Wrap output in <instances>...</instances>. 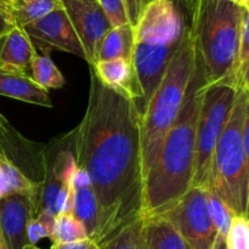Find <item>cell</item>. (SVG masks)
<instances>
[{"mask_svg":"<svg viewBox=\"0 0 249 249\" xmlns=\"http://www.w3.org/2000/svg\"><path fill=\"white\" fill-rule=\"evenodd\" d=\"M228 249H249V219L235 216L226 237Z\"/></svg>","mask_w":249,"mask_h":249,"instance_id":"cell-26","label":"cell"},{"mask_svg":"<svg viewBox=\"0 0 249 249\" xmlns=\"http://www.w3.org/2000/svg\"><path fill=\"white\" fill-rule=\"evenodd\" d=\"M61 4L82 43L85 61L94 66L99 58L102 40L112 28L108 18L99 2L88 4L77 0H61Z\"/></svg>","mask_w":249,"mask_h":249,"instance_id":"cell-11","label":"cell"},{"mask_svg":"<svg viewBox=\"0 0 249 249\" xmlns=\"http://www.w3.org/2000/svg\"><path fill=\"white\" fill-rule=\"evenodd\" d=\"M238 88H241L249 97V60L240 71V74H238Z\"/></svg>","mask_w":249,"mask_h":249,"instance_id":"cell-33","label":"cell"},{"mask_svg":"<svg viewBox=\"0 0 249 249\" xmlns=\"http://www.w3.org/2000/svg\"><path fill=\"white\" fill-rule=\"evenodd\" d=\"M9 2L10 0H0V4H1L4 7H6V10H7V5H9Z\"/></svg>","mask_w":249,"mask_h":249,"instance_id":"cell-37","label":"cell"},{"mask_svg":"<svg viewBox=\"0 0 249 249\" xmlns=\"http://www.w3.org/2000/svg\"><path fill=\"white\" fill-rule=\"evenodd\" d=\"M56 216L46 213H39L36 218L31 219L27 226V240L29 245L36 246L43 238H50L53 235V224Z\"/></svg>","mask_w":249,"mask_h":249,"instance_id":"cell-25","label":"cell"},{"mask_svg":"<svg viewBox=\"0 0 249 249\" xmlns=\"http://www.w3.org/2000/svg\"><path fill=\"white\" fill-rule=\"evenodd\" d=\"M228 1H231V2H235V4L240 5V6H246V4L248 2V0H228Z\"/></svg>","mask_w":249,"mask_h":249,"instance_id":"cell-35","label":"cell"},{"mask_svg":"<svg viewBox=\"0 0 249 249\" xmlns=\"http://www.w3.org/2000/svg\"><path fill=\"white\" fill-rule=\"evenodd\" d=\"M237 91V87L226 83L202 85L196 128L194 186L208 187L214 151L230 118Z\"/></svg>","mask_w":249,"mask_h":249,"instance_id":"cell-7","label":"cell"},{"mask_svg":"<svg viewBox=\"0 0 249 249\" xmlns=\"http://www.w3.org/2000/svg\"><path fill=\"white\" fill-rule=\"evenodd\" d=\"M204 83L203 71L197 58L196 72L178 118L146 173L141 218L163 215L194 187L197 118Z\"/></svg>","mask_w":249,"mask_h":249,"instance_id":"cell-2","label":"cell"},{"mask_svg":"<svg viewBox=\"0 0 249 249\" xmlns=\"http://www.w3.org/2000/svg\"><path fill=\"white\" fill-rule=\"evenodd\" d=\"M43 178L39 197V213L57 216L72 214L71 178L77 169L73 152L72 131L55 139L41 151Z\"/></svg>","mask_w":249,"mask_h":249,"instance_id":"cell-8","label":"cell"},{"mask_svg":"<svg viewBox=\"0 0 249 249\" xmlns=\"http://www.w3.org/2000/svg\"><path fill=\"white\" fill-rule=\"evenodd\" d=\"M195 0H151L134 26L131 63L145 114L168 66L191 31Z\"/></svg>","mask_w":249,"mask_h":249,"instance_id":"cell-3","label":"cell"},{"mask_svg":"<svg viewBox=\"0 0 249 249\" xmlns=\"http://www.w3.org/2000/svg\"><path fill=\"white\" fill-rule=\"evenodd\" d=\"M36 53L26 32L15 27L0 38V68L31 75V65Z\"/></svg>","mask_w":249,"mask_h":249,"instance_id":"cell-14","label":"cell"},{"mask_svg":"<svg viewBox=\"0 0 249 249\" xmlns=\"http://www.w3.org/2000/svg\"><path fill=\"white\" fill-rule=\"evenodd\" d=\"M175 226L191 249H213L219 233L208 208V190L194 186L170 211L160 215Z\"/></svg>","mask_w":249,"mask_h":249,"instance_id":"cell-9","label":"cell"},{"mask_svg":"<svg viewBox=\"0 0 249 249\" xmlns=\"http://www.w3.org/2000/svg\"><path fill=\"white\" fill-rule=\"evenodd\" d=\"M97 2L104 10L112 28L130 23L124 0H97Z\"/></svg>","mask_w":249,"mask_h":249,"instance_id":"cell-27","label":"cell"},{"mask_svg":"<svg viewBox=\"0 0 249 249\" xmlns=\"http://www.w3.org/2000/svg\"><path fill=\"white\" fill-rule=\"evenodd\" d=\"M134 48V26L130 23L113 27L102 40L97 61H131Z\"/></svg>","mask_w":249,"mask_h":249,"instance_id":"cell-18","label":"cell"},{"mask_svg":"<svg viewBox=\"0 0 249 249\" xmlns=\"http://www.w3.org/2000/svg\"><path fill=\"white\" fill-rule=\"evenodd\" d=\"M31 78L43 89H61L65 85V78L53 62L48 53L34 55L31 65Z\"/></svg>","mask_w":249,"mask_h":249,"instance_id":"cell-21","label":"cell"},{"mask_svg":"<svg viewBox=\"0 0 249 249\" xmlns=\"http://www.w3.org/2000/svg\"><path fill=\"white\" fill-rule=\"evenodd\" d=\"M15 23L12 22L11 16L7 12L6 7L2 6L0 4V38H1L4 34H6L7 32L11 31L12 28H15Z\"/></svg>","mask_w":249,"mask_h":249,"instance_id":"cell-32","label":"cell"},{"mask_svg":"<svg viewBox=\"0 0 249 249\" xmlns=\"http://www.w3.org/2000/svg\"><path fill=\"white\" fill-rule=\"evenodd\" d=\"M213 249H228V243H226V237L224 236H218L216 238L215 246H214Z\"/></svg>","mask_w":249,"mask_h":249,"instance_id":"cell-34","label":"cell"},{"mask_svg":"<svg viewBox=\"0 0 249 249\" xmlns=\"http://www.w3.org/2000/svg\"><path fill=\"white\" fill-rule=\"evenodd\" d=\"M142 248L191 249L175 226L162 216L143 219Z\"/></svg>","mask_w":249,"mask_h":249,"instance_id":"cell-17","label":"cell"},{"mask_svg":"<svg viewBox=\"0 0 249 249\" xmlns=\"http://www.w3.org/2000/svg\"><path fill=\"white\" fill-rule=\"evenodd\" d=\"M126 12H128L129 22L131 26H135L139 21L141 12H142V4L141 0H124Z\"/></svg>","mask_w":249,"mask_h":249,"instance_id":"cell-30","label":"cell"},{"mask_svg":"<svg viewBox=\"0 0 249 249\" xmlns=\"http://www.w3.org/2000/svg\"><path fill=\"white\" fill-rule=\"evenodd\" d=\"M150 1H151V0H141V4H142V9H143V7H145L146 5H147Z\"/></svg>","mask_w":249,"mask_h":249,"instance_id":"cell-39","label":"cell"},{"mask_svg":"<svg viewBox=\"0 0 249 249\" xmlns=\"http://www.w3.org/2000/svg\"><path fill=\"white\" fill-rule=\"evenodd\" d=\"M245 7L228 0H195L191 33L206 84L238 88Z\"/></svg>","mask_w":249,"mask_h":249,"instance_id":"cell-4","label":"cell"},{"mask_svg":"<svg viewBox=\"0 0 249 249\" xmlns=\"http://www.w3.org/2000/svg\"><path fill=\"white\" fill-rule=\"evenodd\" d=\"M61 7V0H10L7 12L15 26L23 28Z\"/></svg>","mask_w":249,"mask_h":249,"instance_id":"cell-20","label":"cell"},{"mask_svg":"<svg viewBox=\"0 0 249 249\" xmlns=\"http://www.w3.org/2000/svg\"><path fill=\"white\" fill-rule=\"evenodd\" d=\"M23 249H41V248H39V247H36V246H34V245H26L23 247Z\"/></svg>","mask_w":249,"mask_h":249,"instance_id":"cell-36","label":"cell"},{"mask_svg":"<svg viewBox=\"0 0 249 249\" xmlns=\"http://www.w3.org/2000/svg\"><path fill=\"white\" fill-rule=\"evenodd\" d=\"M243 135H245V146H246V156H247V173H248V199H247V209H246L245 216L247 219H249V97L248 96H247V104H246Z\"/></svg>","mask_w":249,"mask_h":249,"instance_id":"cell-29","label":"cell"},{"mask_svg":"<svg viewBox=\"0 0 249 249\" xmlns=\"http://www.w3.org/2000/svg\"><path fill=\"white\" fill-rule=\"evenodd\" d=\"M39 195L15 194L0 198V249H23L27 226L38 215Z\"/></svg>","mask_w":249,"mask_h":249,"instance_id":"cell-12","label":"cell"},{"mask_svg":"<svg viewBox=\"0 0 249 249\" xmlns=\"http://www.w3.org/2000/svg\"><path fill=\"white\" fill-rule=\"evenodd\" d=\"M90 68L102 84L108 87L109 89L129 95L138 107L140 94L131 61H97L94 66H90Z\"/></svg>","mask_w":249,"mask_h":249,"instance_id":"cell-16","label":"cell"},{"mask_svg":"<svg viewBox=\"0 0 249 249\" xmlns=\"http://www.w3.org/2000/svg\"><path fill=\"white\" fill-rule=\"evenodd\" d=\"M22 29L29 36L36 50L39 48L46 53L56 49L85 60L84 49L63 7L27 24Z\"/></svg>","mask_w":249,"mask_h":249,"instance_id":"cell-10","label":"cell"},{"mask_svg":"<svg viewBox=\"0 0 249 249\" xmlns=\"http://www.w3.org/2000/svg\"><path fill=\"white\" fill-rule=\"evenodd\" d=\"M208 208L211 213L212 220L215 225L218 233L224 237H228V233L230 231L231 224H232L235 214L219 198L218 196L208 190Z\"/></svg>","mask_w":249,"mask_h":249,"instance_id":"cell-24","label":"cell"},{"mask_svg":"<svg viewBox=\"0 0 249 249\" xmlns=\"http://www.w3.org/2000/svg\"><path fill=\"white\" fill-rule=\"evenodd\" d=\"M143 219L139 218L124 226L116 235L99 246L100 249H143L142 248Z\"/></svg>","mask_w":249,"mask_h":249,"instance_id":"cell-23","label":"cell"},{"mask_svg":"<svg viewBox=\"0 0 249 249\" xmlns=\"http://www.w3.org/2000/svg\"><path fill=\"white\" fill-rule=\"evenodd\" d=\"M142 116L129 95L102 84L90 68L88 106L72 131L77 167L91 180L100 246L141 218L145 189Z\"/></svg>","mask_w":249,"mask_h":249,"instance_id":"cell-1","label":"cell"},{"mask_svg":"<svg viewBox=\"0 0 249 249\" xmlns=\"http://www.w3.org/2000/svg\"><path fill=\"white\" fill-rule=\"evenodd\" d=\"M41 181L27 177L17 165L0 155V198L15 194H34L40 197Z\"/></svg>","mask_w":249,"mask_h":249,"instance_id":"cell-19","label":"cell"},{"mask_svg":"<svg viewBox=\"0 0 249 249\" xmlns=\"http://www.w3.org/2000/svg\"><path fill=\"white\" fill-rule=\"evenodd\" d=\"M247 95L238 88L230 118L213 155L207 190L218 196L236 216H245L248 199V173L245 125Z\"/></svg>","mask_w":249,"mask_h":249,"instance_id":"cell-6","label":"cell"},{"mask_svg":"<svg viewBox=\"0 0 249 249\" xmlns=\"http://www.w3.org/2000/svg\"><path fill=\"white\" fill-rule=\"evenodd\" d=\"M197 67L192 33L187 34L168 66L142 116V158L145 177L160 153L168 131L178 118Z\"/></svg>","mask_w":249,"mask_h":249,"instance_id":"cell-5","label":"cell"},{"mask_svg":"<svg viewBox=\"0 0 249 249\" xmlns=\"http://www.w3.org/2000/svg\"><path fill=\"white\" fill-rule=\"evenodd\" d=\"M72 214L85 226L90 240H94L97 228V202L91 180L83 168L77 167L71 178Z\"/></svg>","mask_w":249,"mask_h":249,"instance_id":"cell-13","label":"cell"},{"mask_svg":"<svg viewBox=\"0 0 249 249\" xmlns=\"http://www.w3.org/2000/svg\"><path fill=\"white\" fill-rule=\"evenodd\" d=\"M97 245L92 242L90 238L82 241H75V242H67V243H55L51 245V249H95Z\"/></svg>","mask_w":249,"mask_h":249,"instance_id":"cell-31","label":"cell"},{"mask_svg":"<svg viewBox=\"0 0 249 249\" xmlns=\"http://www.w3.org/2000/svg\"><path fill=\"white\" fill-rule=\"evenodd\" d=\"M95 249H100V248H99V246H97V247H96V248H95Z\"/></svg>","mask_w":249,"mask_h":249,"instance_id":"cell-40","label":"cell"},{"mask_svg":"<svg viewBox=\"0 0 249 249\" xmlns=\"http://www.w3.org/2000/svg\"><path fill=\"white\" fill-rule=\"evenodd\" d=\"M87 229L73 214H60L55 218L53 235L50 240L55 243L75 242V241L88 240Z\"/></svg>","mask_w":249,"mask_h":249,"instance_id":"cell-22","label":"cell"},{"mask_svg":"<svg viewBox=\"0 0 249 249\" xmlns=\"http://www.w3.org/2000/svg\"><path fill=\"white\" fill-rule=\"evenodd\" d=\"M249 60V0L245 6L242 27H241V46H240V71ZM240 74V72H238Z\"/></svg>","mask_w":249,"mask_h":249,"instance_id":"cell-28","label":"cell"},{"mask_svg":"<svg viewBox=\"0 0 249 249\" xmlns=\"http://www.w3.org/2000/svg\"><path fill=\"white\" fill-rule=\"evenodd\" d=\"M77 1L88 2V4H94V2H97V0H77Z\"/></svg>","mask_w":249,"mask_h":249,"instance_id":"cell-38","label":"cell"},{"mask_svg":"<svg viewBox=\"0 0 249 249\" xmlns=\"http://www.w3.org/2000/svg\"><path fill=\"white\" fill-rule=\"evenodd\" d=\"M0 96L36 106L53 107L48 90L39 87L31 75L17 71L0 68Z\"/></svg>","mask_w":249,"mask_h":249,"instance_id":"cell-15","label":"cell"}]
</instances>
